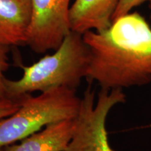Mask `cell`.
I'll list each match as a JSON object with an SVG mask.
<instances>
[{
    "mask_svg": "<svg viewBox=\"0 0 151 151\" xmlns=\"http://www.w3.org/2000/svg\"><path fill=\"white\" fill-rule=\"evenodd\" d=\"M89 48L86 79L106 90L146 86L151 82V26L129 13L102 31L83 35Z\"/></svg>",
    "mask_w": 151,
    "mask_h": 151,
    "instance_id": "obj_1",
    "label": "cell"
},
{
    "mask_svg": "<svg viewBox=\"0 0 151 151\" xmlns=\"http://www.w3.org/2000/svg\"><path fill=\"white\" fill-rule=\"evenodd\" d=\"M90 63L89 48L83 35L70 32L59 48L29 66H22V76L4 78L5 98L20 101L34 92L66 87L76 90L86 78Z\"/></svg>",
    "mask_w": 151,
    "mask_h": 151,
    "instance_id": "obj_2",
    "label": "cell"
},
{
    "mask_svg": "<svg viewBox=\"0 0 151 151\" xmlns=\"http://www.w3.org/2000/svg\"><path fill=\"white\" fill-rule=\"evenodd\" d=\"M81 101L76 90L66 87L22 98L16 112L0 119V151L49 124L75 118L78 116Z\"/></svg>",
    "mask_w": 151,
    "mask_h": 151,
    "instance_id": "obj_3",
    "label": "cell"
},
{
    "mask_svg": "<svg viewBox=\"0 0 151 151\" xmlns=\"http://www.w3.org/2000/svg\"><path fill=\"white\" fill-rule=\"evenodd\" d=\"M126 101L123 90L100 89L89 86L81 97L71 142L65 151H116L109 141L106 120L115 106Z\"/></svg>",
    "mask_w": 151,
    "mask_h": 151,
    "instance_id": "obj_4",
    "label": "cell"
},
{
    "mask_svg": "<svg viewBox=\"0 0 151 151\" xmlns=\"http://www.w3.org/2000/svg\"><path fill=\"white\" fill-rule=\"evenodd\" d=\"M31 20L25 44L36 53L59 48L71 32L70 0H30Z\"/></svg>",
    "mask_w": 151,
    "mask_h": 151,
    "instance_id": "obj_5",
    "label": "cell"
},
{
    "mask_svg": "<svg viewBox=\"0 0 151 151\" xmlns=\"http://www.w3.org/2000/svg\"><path fill=\"white\" fill-rule=\"evenodd\" d=\"M120 0H75L69 10L71 32L83 35L102 31L111 25Z\"/></svg>",
    "mask_w": 151,
    "mask_h": 151,
    "instance_id": "obj_6",
    "label": "cell"
},
{
    "mask_svg": "<svg viewBox=\"0 0 151 151\" xmlns=\"http://www.w3.org/2000/svg\"><path fill=\"white\" fill-rule=\"evenodd\" d=\"M31 14L30 0H0V44H25Z\"/></svg>",
    "mask_w": 151,
    "mask_h": 151,
    "instance_id": "obj_7",
    "label": "cell"
},
{
    "mask_svg": "<svg viewBox=\"0 0 151 151\" xmlns=\"http://www.w3.org/2000/svg\"><path fill=\"white\" fill-rule=\"evenodd\" d=\"M76 118L49 124L2 151H65L74 133Z\"/></svg>",
    "mask_w": 151,
    "mask_h": 151,
    "instance_id": "obj_8",
    "label": "cell"
},
{
    "mask_svg": "<svg viewBox=\"0 0 151 151\" xmlns=\"http://www.w3.org/2000/svg\"><path fill=\"white\" fill-rule=\"evenodd\" d=\"M10 47L0 44V99H6L4 91V73L9 69V52Z\"/></svg>",
    "mask_w": 151,
    "mask_h": 151,
    "instance_id": "obj_9",
    "label": "cell"
},
{
    "mask_svg": "<svg viewBox=\"0 0 151 151\" xmlns=\"http://www.w3.org/2000/svg\"><path fill=\"white\" fill-rule=\"evenodd\" d=\"M146 1L151 2V0H120L113 16V21L120 17L129 14L132 9Z\"/></svg>",
    "mask_w": 151,
    "mask_h": 151,
    "instance_id": "obj_10",
    "label": "cell"
},
{
    "mask_svg": "<svg viewBox=\"0 0 151 151\" xmlns=\"http://www.w3.org/2000/svg\"><path fill=\"white\" fill-rule=\"evenodd\" d=\"M20 106V101H14L8 99H0V119L11 116Z\"/></svg>",
    "mask_w": 151,
    "mask_h": 151,
    "instance_id": "obj_11",
    "label": "cell"
},
{
    "mask_svg": "<svg viewBox=\"0 0 151 151\" xmlns=\"http://www.w3.org/2000/svg\"><path fill=\"white\" fill-rule=\"evenodd\" d=\"M150 6H149V9H150V21H151V2H150Z\"/></svg>",
    "mask_w": 151,
    "mask_h": 151,
    "instance_id": "obj_12",
    "label": "cell"
}]
</instances>
